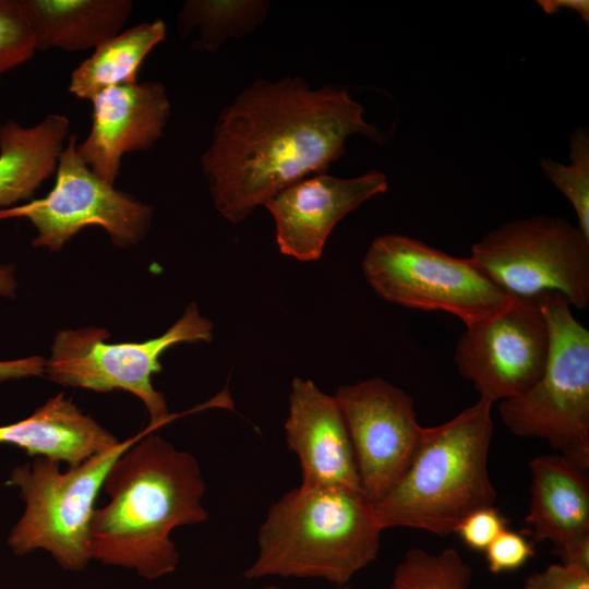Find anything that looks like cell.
I'll use <instances>...</instances> for the list:
<instances>
[{
    "label": "cell",
    "instance_id": "6da1fadb",
    "mask_svg": "<svg viewBox=\"0 0 589 589\" xmlns=\"http://www.w3.org/2000/svg\"><path fill=\"white\" fill-rule=\"evenodd\" d=\"M363 111L346 89L299 75L250 83L221 110L201 156L217 212L239 224L286 187L327 172L349 137L383 143Z\"/></svg>",
    "mask_w": 589,
    "mask_h": 589
},
{
    "label": "cell",
    "instance_id": "7a4b0ae2",
    "mask_svg": "<svg viewBox=\"0 0 589 589\" xmlns=\"http://www.w3.org/2000/svg\"><path fill=\"white\" fill-rule=\"evenodd\" d=\"M103 488L109 501L94 510L91 558L147 580L173 573L179 552L171 532L208 518L196 458L157 435L141 437L113 462Z\"/></svg>",
    "mask_w": 589,
    "mask_h": 589
},
{
    "label": "cell",
    "instance_id": "3957f363",
    "mask_svg": "<svg viewBox=\"0 0 589 589\" xmlns=\"http://www.w3.org/2000/svg\"><path fill=\"white\" fill-rule=\"evenodd\" d=\"M382 531L363 493L299 485L269 507L243 577L316 578L341 588L377 557Z\"/></svg>",
    "mask_w": 589,
    "mask_h": 589
},
{
    "label": "cell",
    "instance_id": "277c9868",
    "mask_svg": "<svg viewBox=\"0 0 589 589\" xmlns=\"http://www.w3.org/2000/svg\"><path fill=\"white\" fill-rule=\"evenodd\" d=\"M492 406L479 398L447 422L424 428L408 469L373 504L382 530L406 527L444 537L471 513L494 506L488 469Z\"/></svg>",
    "mask_w": 589,
    "mask_h": 589
},
{
    "label": "cell",
    "instance_id": "5b68a950",
    "mask_svg": "<svg viewBox=\"0 0 589 589\" xmlns=\"http://www.w3.org/2000/svg\"><path fill=\"white\" fill-rule=\"evenodd\" d=\"M538 298L550 334L546 364L529 389L500 401V417L513 434L545 440L588 470L589 330L561 294Z\"/></svg>",
    "mask_w": 589,
    "mask_h": 589
},
{
    "label": "cell",
    "instance_id": "8992f818",
    "mask_svg": "<svg viewBox=\"0 0 589 589\" xmlns=\"http://www.w3.org/2000/svg\"><path fill=\"white\" fill-rule=\"evenodd\" d=\"M142 436L120 442L84 462L60 469V461L37 456L16 466L8 484L19 489L25 508L8 537L17 555L44 550L67 570L92 561L89 530L95 501L113 462Z\"/></svg>",
    "mask_w": 589,
    "mask_h": 589
},
{
    "label": "cell",
    "instance_id": "52a82bcc",
    "mask_svg": "<svg viewBox=\"0 0 589 589\" xmlns=\"http://www.w3.org/2000/svg\"><path fill=\"white\" fill-rule=\"evenodd\" d=\"M366 281L384 300L442 311L473 326L506 309L514 297L470 257L452 256L397 233L375 238L362 262Z\"/></svg>",
    "mask_w": 589,
    "mask_h": 589
},
{
    "label": "cell",
    "instance_id": "ba28073f",
    "mask_svg": "<svg viewBox=\"0 0 589 589\" xmlns=\"http://www.w3.org/2000/svg\"><path fill=\"white\" fill-rule=\"evenodd\" d=\"M471 257L512 297L554 292L572 308L589 303V238L562 217L504 223L472 245Z\"/></svg>",
    "mask_w": 589,
    "mask_h": 589
},
{
    "label": "cell",
    "instance_id": "9c48e42d",
    "mask_svg": "<svg viewBox=\"0 0 589 589\" xmlns=\"http://www.w3.org/2000/svg\"><path fill=\"white\" fill-rule=\"evenodd\" d=\"M109 333L88 327L60 330L55 337L45 372L61 385L95 392L122 389L140 398L155 429L169 418L166 398L152 383L163 369L159 358L180 342L211 341L212 323L194 303L163 335L143 342L107 344Z\"/></svg>",
    "mask_w": 589,
    "mask_h": 589
},
{
    "label": "cell",
    "instance_id": "30bf717a",
    "mask_svg": "<svg viewBox=\"0 0 589 589\" xmlns=\"http://www.w3.org/2000/svg\"><path fill=\"white\" fill-rule=\"evenodd\" d=\"M153 207L117 190L83 161L77 135H69L58 160L50 192L22 205L0 211V220L25 218L36 228L32 244L59 251L81 229L104 228L112 242L129 247L147 233Z\"/></svg>",
    "mask_w": 589,
    "mask_h": 589
},
{
    "label": "cell",
    "instance_id": "8fae6325",
    "mask_svg": "<svg viewBox=\"0 0 589 589\" xmlns=\"http://www.w3.org/2000/svg\"><path fill=\"white\" fill-rule=\"evenodd\" d=\"M550 350V334L539 298L514 297L489 320L466 327L454 361L479 398L494 404L521 395L540 377Z\"/></svg>",
    "mask_w": 589,
    "mask_h": 589
},
{
    "label": "cell",
    "instance_id": "7c38bea8",
    "mask_svg": "<svg viewBox=\"0 0 589 589\" xmlns=\"http://www.w3.org/2000/svg\"><path fill=\"white\" fill-rule=\"evenodd\" d=\"M342 413L364 496L380 501L402 477L421 443L412 398L383 378L340 386Z\"/></svg>",
    "mask_w": 589,
    "mask_h": 589
},
{
    "label": "cell",
    "instance_id": "4fadbf2b",
    "mask_svg": "<svg viewBox=\"0 0 589 589\" xmlns=\"http://www.w3.org/2000/svg\"><path fill=\"white\" fill-rule=\"evenodd\" d=\"M387 189L386 176L376 170L353 178L315 173L286 187L264 204L279 252L300 262L318 260L335 226Z\"/></svg>",
    "mask_w": 589,
    "mask_h": 589
},
{
    "label": "cell",
    "instance_id": "5bb4252c",
    "mask_svg": "<svg viewBox=\"0 0 589 589\" xmlns=\"http://www.w3.org/2000/svg\"><path fill=\"white\" fill-rule=\"evenodd\" d=\"M91 103V130L77 152L95 175L115 185L123 155L148 151L163 136L170 99L163 83L147 81L106 88Z\"/></svg>",
    "mask_w": 589,
    "mask_h": 589
},
{
    "label": "cell",
    "instance_id": "9a60e30c",
    "mask_svg": "<svg viewBox=\"0 0 589 589\" xmlns=\"http://www.w3.org/2000/svg\"><path fill=\"white\" fill-rule=\"evenodd\" d=\"M284 429L287 446L299 460L300 486L363 493L350 436L334 396L311 380L294 377Z\"/></svg>",
    "mask_w": 589,
    "mask_h": 589
},
{
    "label": "cell",
    "instance_id": "2e32d148",
    "mask_svg": "<svg viewBox=\"0 0 589 589\" xmlns=\"http://www.w3.org/2000/svg\"><path fill=\"white\" fill-rule=\"evenodd\" d=\"M531 495L526 524L536 542L550 541L562 563L589 567V482L561 454L529 461Z\"/></svg>",
    "mask_w": 589,
    "mask_h": 589
},
{
    "label": "cell",
    "instance_id": "e0dca14e",
    "mask_svg": "<svg viewBox=\"0 0 589 589\" xmlns=\"http://www.w3.org/2000/svg\"><path fill=\"white\" fill-rule=\"evenodd\" d=\"M119 443L64 394L56 395L24 420L0 425V444L23 448L29 456L64 461L69 467Z\"/></svg>",
    "mask_w": 589,
    "mask_h": 589
},
{
    "label": "cell",
    "instance_id": "ac0fdd59",
    "mask_svg": "<svg viewBox=\"0 0 589 589\" xmlns=\"http://www.w3.org/2000/svg\"><path fill=\"white\" fill-rule=\"evenodd\" d=\"M35 38L36 51H82L122 32L132 14L131 0H20Z\"/></svg>",
    "mask_w": 589,
    "mask_h": 589
},
{
    "label": "cell",
    "instance_id": "d6986e66",
    "mask_svg": "<svg viewBox=\"0 0 589 589\" xmlns=\"http://www.w3.org/2000/svg\"><path fill=\"white\" fill-rule=\"evenodd\" d=\"M69 131V118L59 113L31 127L0 124V211L31 199L56 172Z\"/></svg>",
    "mask_w": 589,
    "mask_h": 589
},
{
    "label": "cell",
    "instance_id": "ffe728a7",
    "mask_svg": "<svg viewBox=\"0 0 589 589\" xmlns=\"http://www.w3.org/2000/svg\"><path fill=\"white\" fill-rule=\"evenodd\" d=\"M163 20L133 25L98 45L71 73L69 92L92 100L106 88L137 82V73L148 53L166 39Z\"/></svg>",
    "mask_w": 589,
    "mask_h": 589
},
{
    "label": "cell",
    "instance_id": "44dd1931",
    "mask_svg": "<svg viewBox=\"0 0 589 589\" xmlns=\"http://www.w3.org/2000/svg\"><path fill=\"white\" fill-rule=\"evenodd\" d=\"M269 9L267 0H187L178 13L177 29L185 37L196 28L199 36L191 48L216 52L229 39L255 31Z\"/></svg>",
    "mask_w": 589,
    "mask_h": 589
},
{
    "label": "cell",
    "instance_id": "7402d4cb",
    "mask_svg": "<svg viewBox=\"0 0 589 589\" xmlns=\"http://www.w3.org/2000/svg\"><path fill=\"white\" fill-rule=\"evenodd\" d=\"M471 579L470 565L455 548L411 549L396 566L390 589H468Z\"/></svg>",
    "mask_w": 589,
    "mask_h": 589
},
{
    "label": "cell",
    "instance_id": "603a6c76",
    "mask_svg": "<svg viewBox=\"0 0 589 589\" xmlns=\"http://www.w3.org/2000/svg\"><path fill=\"white\" fill-rule=\"evenodd\" d=\"M569 164L550 157L540 159L544 176L569 201L577 216L578 228L589 238V133L576 128L569 137Z\"/></svg>",
    "mask_w": 589,
    "mask_h": 589
},
{
    "label": "cell",
    "instance_id": "cb8c5ba5",
    "mask_svg": "<svg viewBox=\"0 0 589 589\" xmlns=\"http://www.w3.org/2000/svg\"><path fill=\"white\" fill-rule=\"evenodd\" d=\"M35 51V38L20 0H0V76L27 62Z\"/></svg>",
    "mask_w": 589,
    "mask_h": 589
},
{
    "label": "cell",
    "instance_id": "d4e9b609",
    "mask_svg": "<svg viewBox=\"0 0 589 589\" xmlns=\"http://www.w3.org/2000/svg\"><path fill=\"white\" fill-rule=\"evenodd\" d=\"M484 552L488 568L494 574L517 569L534 555L532 543L524 534L507 529Z\"/></svg>",
    "mask_w": 589,
    "mask_h": 589
},
{
    "label": "cell",
    "instance_id": "484cf974",
    "mask_svg": "<svg viewBox=\"0 0 589 589\" xmlns=\"http://www.w3.org/2000/svg\"><path fill=\"white\" fill-rule=\"evenodd\" d=\"M507 520L494 506L478 509L468 515L456 533L472 550L485 551L494 539L506 529Z\"/></svg>",
    "mask_w": 589,
    "mask_h": 589
},
{
    "label": "cell",
    "instance_id": "4316f807",
    "mask_svg": "<svg viewBox=\"0 0 589 589\" xmlns=\"http://www.w3.org/2000/svg\"><path fill=\"white\" fill-rule=\"evenodd\" d=\"M522 589H589V567L576 564H552L531 574Z\"/></svg>",
    "mask_w": 589,
    "mask_h": 589
},
{
    "label": "cell",
    "instance_id": "83f0119b",
    "mask_svg": "<svg viewBox=\"0 0 589 589\" xmlns=\"http://www.w3.org/2000/svg\"><path fill=\"white\" fill-rule=\"evenodd\" d=\"M45 368L46 361L38 356L0 361V381L41 375Z\"/></svg>",
    "mask_w": 589,
    "mask_h": 589
},
{
    "label": "cell",
    "instance_id": "f1b7e54d",
    "mask_svg": "<svg viewBox=\"0 0 589 589\" xmlns=\"http://www.w3.org/2000/svg\"><path fill=\"white\" fill-rule=\"evenodd\" d=\"M542 11L546 14L557 13L562 9L576 11L581 20L589 24V1L588 0H539L537 1Z\"/></svg>",
    "mask_w": 589,
    "mask_h": 589
},
{
    "label": "cell",
    "instance_id": "f546056e",
    "mask_svg": "<svg viewBox=\"0 0 589 589\" xmlns=\"http://www.w3.org/2000/svg\"><path fill=\"white\" fill-rule=\"evenodd\" d=\"M16 280L13 275V268L10 266H0V296L14 297Z\"/></svg>",
    "mask_w": 589,
    "mask_h": 589
},
{
    "label": "cell",
    "instance_id": "4dcf8cb0",
    "mask_svg": "<svg viewBox=\"0 0 589 589\" xmlns=\"http://www.w3.org/2000/svg\"><path fill=\"white\" fill-rule=\"evenodd\" d=\"M263 589H286V588H281V587H277V586H267Z\"/></svg>",
    "mask_w": 589,
    "mask_h": 589
},
{
    "label": "cell",
    "instance_id": "1f68e13d",
    "mask_svg": "<svg viewBox=\"0 0 589 589\" xmlns=\"http://www.w3.org/2000/svg\"><path fill=\"white\" fill-rule=\"evenodd\" d=\"M341 589H352V588L347 585V586L341 587Z\"/></svg>",
    "mask_w": 589,
    "mask_h": 589
}]
</instances>
